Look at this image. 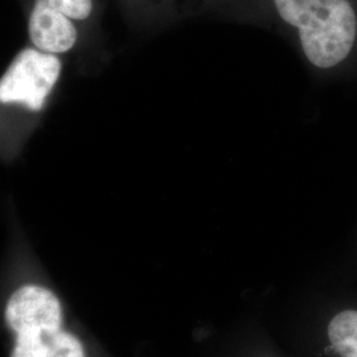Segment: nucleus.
<instances>
[{
	"mask_svg": "<svg viewBox=\"0 0 357 357\" xmlns=\"http://www.w3.org/2000/svg\"><path fill=\"white\" fill-rule=\"evenodd\" d=\"M61 73V61L54 53L26 48L0 78V102L17 103L38 112L44 107Z\"/></svg>",
	"mask_w": 357,
	"mask_h": 357,
	"instance_id": "7ed1b4c3",
	"label": "nucleus"
},
{
	"mask_svg": "<svg viewBox=\"0 0 357 357\" xmlns=\"http://www.w3.org/2000/svg\"><path fill=\"white\" fill-rule=\"evenodd\" d=\"M131 13L156 20H178L216 10L221 0H123Z\"/></svg>",
	"mask_w": 357,
	"mask_h": 357,
	"instance_id": "20e7f679",
	"label": "nucleus"
},
{
	"mask_svg": "<svg viewBox=\"0 0 357 357\" xmlns=\"http://www.w3.org/2000/svg\"><path fill=\"white\" fill-rule=\"evenodd\" d=\"M328 357H357V308L348 307L332 315L326 326Z\"/></svg>",
	"mask_w": 357,
	"mask_h": 357,
	"instance_id": "39448f33",
	"label": "nucleus"
},
{
	"mask_svg": "<svg viewBox=\"0 0 357 357\" xmlns=\"http://www.w3.org/2000/svg\"><path fill=\"white\" fill-rule=\"evenodd\" d=\"M216 10L275 26L319 73L357 69V0H221Z\"/></svg>",
	"mask_w": 357,
	"mask_h": 357,
	"instance_id": "f257e3e1",
	"label": "nucleus"
},
{
	"mask_svg": "<svg viewBox=\"0 0 357 357\" xmlns=\"http://www.w3.org/2000/svg\"><path fill=\"white\" fill-rule=\"evenodd\" d=\"M4 319L15 332L11 357H86L79 339L63 328L60 299L44 286L24 284L15 290Z\"/></svg>",
	"mask_w": 357,
	"mask_h": 357,
	"instance_id": "f03ea898",
	"label": "nucleus"
}]
</instances>
